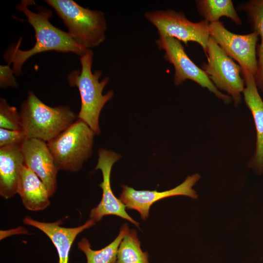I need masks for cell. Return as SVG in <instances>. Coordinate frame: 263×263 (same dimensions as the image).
Here are the masks:
<instances>
[{
    "label": "cell",
    "instance_id": "21",
    "mask_svg": "<svg viewBox=\"0 0 263 263\" xmlns=\"http://www.w3.org/2000/svg\"><path fill=\"white\" fill-rule=\"evenodd\" d=\"M0 127L12 130H23L19 112L3 98L0 99Z\"/></svg>",
    "mask_w": 263,
    "mask_h": 263
},
{
    "label": "cell",
    "instance_id": "14",
    "mask_svg": "<svg viewBox=\"0 0 263 263\" xmlns=\"http://www.w3.org/2000/svg\"><path fill=\"white\" fill-rule=\"evenodd\" d=\"M23 222L37 228L48 237L56 249L58 263H68L70 250L76 236L95 224V222L90 219L81 225L64 227L60 225L62 224L60 220L46 223L35 220L29 216H26Z\"/></svg>",
    "mask_w": 263,
    "mask_h": 263
},
{
    "label": "cell",
    "instance_id": "19",
    "mask_svg": "<svg viewBox=\"0 0 263 263\" xmlns=\"http://www.w3.org/2000/svg\"><path fill=\"white\" fill-rule=\"evenodd\" d=\"M196 3L199 12L210 23L225 16L238 25L242 21L231 0H199Z\"/></svg>",
    "mask_w": 263,
    "mask_h": 263
},
{
    "label": "cell",
    "instance_id": "15",
    "mask_svg": "<svg viewBox=\"0 0 263 263\" xmlns=\"http://www.w3.org/2000/svg\"><path fill=\"white\" fill-rule=\"evenodd\" d=\"M21 145L0 147V195L11 198L17 192L24 160Z\"/></svg>",
    "mask_w": 263,
    "mask_h": 263
},
{
    "label": "cell",
    "instance_id": "13",
    "mask_svg": "<svg viewBox=\"0 0 263 263\" xmlns=\"http://www.w3.org/2000/svg\"><path fill=\"white\" fill-rule=\"evenodd\" d=\"M245 87L243 91L244 101L250 110L256 130L255 152L248 162V167L258 175L263 173V101L258 91L255 76L241 68Z\"/></svg>",
    "mask_w": 263,
    "mask_h": 263
},
{
    "label": "cell",
    "instance_id": "17",
    "mask_svg": "<svg viewBox=\"0 0 263 263\" xmlns=\"http://www.w3.org/2000/svg\"><path fill=\"white\" fill-rule=\"evenodd\" d=\"M129 231L128 225L124 224L116 238L100 250H93L89 241L85 238H82L78 242V248L85 254L87 263H117L119 246Z\"/></svg>",
    "mask_w": 263,
    "mask_h": 263
},
{
    "label": "cell",
    "instance_id": "2",
    "mask_svg": "<svg viewBox=\"0 0 263 263\" xmlns=\"http://www.w3.org/2000/svg\"><path fill=\"white\" fill-rule=\"evenodd\" d=\"M93 55L91 50H87L80 56L81 70L71 72L67 80L70 86L77 87L79 92L81 107L77 118L86 123L95 134L98 135L100 132L99 118L101 111L113 97V92L111 90L102 94L109 78L106 76L99 81L102 72L100 70L92 72Z\"/></svg>",
    "mask_w": 263,
    "mask_h": 263
},
{
    "label": "cell",
    "instance_id": "12",
    "mask_svg": "<svg viewBox=\"0 0 263 263\" xmlns=\"http://www.w3.org/2000/svg\"><path fill=\"white\" fill-rule=\"evenodd\" d=\"M24 165L34 172L46 186L50 196L57 188L58 169L46 142L27 138L21 146Z\"/></svg>",
    "mask_w": 263,
    "mask_h": 263
},
{
    "label": "cell",
    "instance_id": "5",
    "mask_svg": "<svg viewBox=\"0 0 263 263\" xmlns=\"http://www.w3.org/2000/svg\"><path fill=\"white\" fill-rule=\"evenodd\" d=\"M94 134L86 123L78 118L47 142L58 170L79 171L84 162L92 155Z\"/></svg>",
    "mask_w": 263,
    "mask_h": 263
},
{
    "label": "cell",
    "instance_id": "18",
    "mask_svg": "<svg viewBox=\"0 0 263 263\" xmlns=\"http://www.w3.org/2000/svg\"><path fill=\"white\" fill-rule=\"evenodd\" d=\"M248 16L254 30L261 38L258 50V64L255 77L257 87L263 92V0H250L241 7Z\"/></svg>",
    "mask_w": 263,
    "mask_h": 263
},
{
    "label": "cell",
    "instance_id": "6",
    "mask_svg": "<svg viewBox=\"0 0 263 263\" xmlns=\"http://www.w3.org/2000/svg\"><path fill=\"white\" fill-rule=\"evenodd\" d=\"M145 18L157 29L159 37H170L182 41L195 42L202 47L207 56L210 23L204 19L193 22L182 12L173 10H156L144 14Z\"/></svg>",
    "mask_w": 263,
    "mask_h": 263
},
{
    "label": "cell",
    "instance_id": "8",
    "mask_svg": "<svg viewBox=\"0 0 263 263\" xmlns=\"http://www.w3.org/2000/svg\"><path fill=\"white\" fill-rule=\"evenodd\" d=\"M155 43L159 49L165 51V59L174 66L175 85H180L189 79L207 89L225 103L231 102L230 96L220 92L207 74L189 58L179 40L170 37H159Z\"/></svg>",
    "mask_w": 263,
    "mask_h": 263
},
{
    "label": "cell",
    "instance_id": "3",
    "mask_svg": "<svg viewBox=\"0 0 263 263\" xmlns=\"http://www.w3.org/2000/svg\"><path fill=\"white\" fill-rule=\"evenodd\" d=\"M19 112L22 128L27 138L50 141L73 124L78 118L66 106L50 107L28 91Z\"/></svg>",
    "mask_w": 263,
    "mask_h": 263
},
{
    "label": "cell",
    "instance_id": "16",
    "mask_svg": "<svg viewBox=\"0 0 263 263\" xmlns=\"http://www.w3.org/2000/svg\"><path fill=\"white\" fill-rule=\"evenodd\" d=\"M17 193L24 207L30 211H40L50 204V195L40 178L25 165L20 177Z\"/></svg>",
    "mask_w": 263,
    "mask_h": 263
},
{
    "label": "cell",
    "instance_id": "4",
    "mask_svg": "<svg viewBox=\"0 0 263 263\" xmlns=\"http://www.w3.org/2000/svg\"><path fill=\"white\" fill-rule=\"evenodd\" d=\"M68 29V33L86 50L99 46L105 39L107 23L104 13L91 10L73 0H47Z\"/></svg>",
    "mask_w": 263,
    "mask_h": 263
},
{
    "label": "cell",
    "instance_id": "20",
    "mask_svg": "<svg viewBox=\"0 0 263 263\" xmlns=\"http://www.w3.org/2000/svg\"><path fill=\"white\" fill-rule=\"evenodd\" d=\"M140 245L136 231L129 230L119 246L117 263H149L148 253Z\"/></svg>",
    "mask_w": 263,
    "mask_h": 263
},
{
    "label": "cell",
    "instance_id": "22",
    "mask_svg": "<svg viewBox=\"0 0 263 263\" xmlns=\"http://www.w3.org/2000/svg\"><path fill=\"white\" fill-rule=\"evenodd\" d=\"M27 138L23 130H12L0 128V147L21 145Z\"/></svg>",
    "mask_w": 263,
    "mask_h": 263
},
{
    "label": "cell",
    "instance_id": "1",
    "mask_svg": "<svg viewBox=\"0 0 263 263\" xmlns=\"http://www.w3.org/2000/svg\"><path fill=\"white\" fill-rule=\"evenodd\" d=\"M31 0H22L16 6L17 9L22 12L27 19V21L34 28L36 39L35 45L28 50H21L19 46L20 40L17 44L11 45L5 53L3 57L7 64H12V70L15 75H19L24 63L32 56L40 53L55 51L61 53H74L80 56L87 50L79 45L70 36L52 25L49 19L52 16L50 10L42 6L35 5L38 12L32 11L29 8Z\"/></svg>",
    "mask_w": 263,
    "mask_h": 263
},
{
    "label": "cell",
    "instance_id": "9",
    "mask_svg": "<svg viewBox=\"0 0 263 263\" xmlns=\"http://www.w3.org/2000/svg\"><path fill=\"white\" fill-rule=\"evenodd\" d=\"M209 35L231 58L237 61L242 69L255 77L257 70L256 44L258 34L253 31L247 35H238L227 30L219 20L210 23Z\"/></svg>",
    "mask_w": 263,
    "mask_h": 263
},
{
    "label": "cell",
    "instance_id": "11",
    "mask_svg": "<svg viewBox=\"0 0 263 263\" xmlns=\"http://www.w3.org/2000/svg\"><path fill=\"white\" fill-rule=\"evenodd\" d=\"M200 178V175L198 173L189 175L182 183L175 188L161 192L156 190H137L123 185L121 186L122 191L119 199L128 209L137 211L141 219L144 220L148 218L152 205L160 200L177 195H184L196 199L198 195L192 187Z\"/></svg>",
    "mask_w": 263,
    "mask_h": 263
},
{
    "label": "cell",
    "instance_id": "7",
    "mask_svg": "<svg viewBox=\"0 0 263 263\" xmlns=\"http://www.w3.org/2000/svg\"><path fill=\"white\" fill-rule=\"evenodd\" d=\"M207 63L202 70L217 88L227 92L238 107L242 102L241 94L244 80L241 76V69L210 36L207 45Z\"/></svg>",
    "mask_w": 263,
    "mask_h": 263
},
{
    "label": "cell",
    "instance_id": "10",
    "mask_svg": "<svg viewBox=\"0 0 263 263\" xmlns=\"http://www.w3.org/2000/svg\"><path fill=\"white\" fill-rule=\"evenodd\" d=\"M98 162L95 169H100L102 173L103 181L99 184L102 189V196L99 204L91 210L90 217L97 222L105 216L115 215L139 227V223L127 213L125 205L114 196L110 182L112 169L121 157L120 155L105 149H98Z\"/></svg>",
    "mask_w": 263,
    "mask_h": 263
},
{
    "label": "cell",
    "instance_id": "23",
    "mask_svg": "<svg viewBox=\"0 0 263 263\" xmlns=\"http://www.w3.org/2000/svg\"><path fill=\"white\" fill-rule=\"evenodd\" d=\"M14 73L10 65L0 66V87L4 88L9 86L17 87L18 84Z\"/></svg>",
    "mask_w": 263,
    "mask_h": 263
}]
</instances>
